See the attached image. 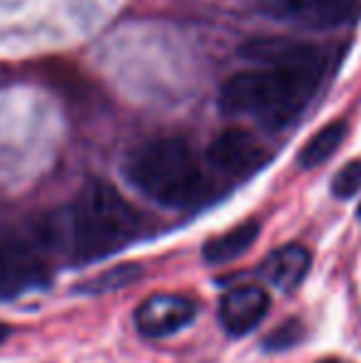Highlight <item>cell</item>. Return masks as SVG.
Listing matches in <instances>:
<instances>
[{
    "label": "cell",
    "instance_id": "cell-5",
    "mask_svg": "<svg viewBox=\"0 0 361 363\" xmlns=\"http://www.w3.org/2000/svg\"><path fill=\"white\" fill-rule=\"evenodd\" d=\"M48 282L38 250L18 235L0 233V299H10Z\"/></svg>",
    "mask_w": 361,
    "mask_h": 363
},
{
    "label": "cell",
    "instance_id": "cell-3",
    "mask_svg": "<svg viewBox=\"0 0 361 363\" xmlns=\"http://www.w3.org/2000/svg\"><path fill=\"white\" fill-rule=\"evenodd\" d=\"M124 176L139 193L169 208L191 206L206 191L201 163L181 136H159L131 148L124 158Z\"/></svg>",
    "mask_w": 361,
    "mask_h": 363
},
{
    "label": "cell",
    "instance_id": "cell-17",
    "mask_svg": "<svg viewBox=\"0 0 361 363\" xmlns=\"http://www.w3.org/2000/svg\"><path fill=\"white\" fill-rule=\"evenodd\" d=\"M317 363H347V361H339V359H322V361H317Z\"/></svg>",
    "mask_w": 361,
    "mask_h": 363
},
{
    "label": "cell",
    "instance_id": "cell-12",
    "mask_svg": "<svg viewBox=\"0 0 361 363\" xmlns=\"http://www.w3.org/2000/svg\"><path fill=\"white\" fill-rule=\"evenodd\" d=\"M347 131H349V126L344 119L329 121L327 126H322V129H319L317 134L304 144V148L297 156V163L302 168L322 166L324 161H329V158L337 153V148L342 146L344 139H347Z\"/></svg>",
    "mask_w": 361,
    "mask_h": 363
},
{
    "label": "cell",
    "instance_id": "cell-7",
    "mask_svg": "<svg viewBox=\"0 0 361 363\" xmlns=\"http://www.w3.org/2000/svg\"><path fill=\"white\" fill-rule=\"evenodd\" d=\"M270 158L267 148L243 129H226L208 146V163L226 176L240 178L255 173Z\"/></svg>",
    "mask_w": 361,
    "mask_h": 363
},
{
    "label": "cell",
    "instance_id": "cell-18",
    "mask_svg": "<svg viewBox=\"0 0 361 363\" xmlns=\"http://www.w3.org/2000/svg\"><path fill=\"white\" fill-rule=\"evenodd\" d=\"M359 218H361V203H359Z\"/></svg>",
    "mask_w": 361,
    "mask_h": 363
},
{
    "label": "cell",
    "instance_id": "cell-13",
    "mask_svg": "<svg viewBox=\"0 0 361 363\" xmlns=\"http://www.w3.org/2000/svg\"><path fill=\"white\" fill-rule=\"evenodd\" d=\"M139 277H141L139 264H119V267H111V269H106V272L96 274L94 279H89V282L82 287V291H89V294H104V291L129 287V284H134Z\"/></svg>",
    "mask_w": 361,
    "mask_h": 363
},
{
    "label": "cell",
    "instance_id": "cell-14",
    "mask_svg": "<svg viewBox=\"0 0 361 363\" xmlns=\"http://www.w3.org/2000/svg\"><path fill=\"white\" fill-rule=\"evenodd\" d=\"M361 191V158L349 161L344 168H339V173L332 181V193L337 198H352Z\"/></svg>",
    "mask_w": 361,
    "mask_h": 363
},
{
    "label": "cell",
    "instance_id": "cell-6",
    "mask_svg": "<svg viewBox=\"0 0 361 363\" xmlns=\"http://www.w3.org/2000/svg\"><path fill=\"white\" fill-rule=\"evenodd\" d=\"M240 57L257 67H327V50L294 38H252L240 45Z\"/></svg>",
    "mask_w": 361,
    "mask_h": 363
},
{
    "label": "cell",
    "instance_id": "cell-11",
    "mask_svg": "<svg viewBox=\"0 0 361 363\" xmlns=\"http://www.w3.org/2000/svg\"><path fill=\"white\" fill-rule=\"evenodd\" d=\"M257 235H260V223L255 220H245V223L235 225L228 233L216 235L213 240H208L203 245V259L208 264H228L233 259H238L240 255H245L248 250L255 245Z\"/></svg>",
    "mask_w": 361,
    "mask_h": 363
},
{
    "label": "cell",
    "instance_id": "cell-2",
    "mask_svg": "<svg viewBox=\"0 0 361 363\" xmlns=\"http://www.w3.org/2000/svg\"><path fill=\"white\" fill-rule=\"evenodd\" d=\"M139 211L111 183L91 178L65 218L67 252L74 262L99 259L126 247L141 233Z\"/></svg>",
    "mask_w": 361,
    "mask_h": 363
},
{
    "label": "cell",
    "instance_id": "cell-8",
    "mask_svg": "<svg viewBox=\"0 0 361 363\" xmlns=\"http://www.w3.org/2000/svg\"><path fill=\"white\" fill-rule=\"evenodd\" d=\"M196 301L181 294H151L136 309V329L146 339H164L196 319Z\"/></svg>",
    "mask_w": 361,
    "mask_h": 363
},
{
    "label": "cell",
    "instance_id": "cell-4",
    "mask_svg": "<svg viewBox=\"0 0 361 363\" xmlns=\"http://www.w3.org/2000/svg\"><path fill=\"white\" fill-rule=\"evenodd\" d=\"M260 10L292 28L329 30L347 23L357 10V0H260Z\"/></svg>",
    "mask_w": 361,
    "mask_h": 363
},
{
    "label": "cell",
    "instance_id": "cell-9",
    "mask_svg": "<svg viewBox=\"0 0 361 363\" xmlns=\"http://www.w3.org/2000/svg\"><path fill=\"white\" fill-rule=\"evenodd\" d=\"M267 311H270L267 291L257 284H243V287L226 291L218 316H221L223 329L231 336H245L265 319Z\"/></svg>",
    "mask_w": 361,
    "mask_h": 363
},
{
    "label": "cell",
    "instance_id": "cell-15",
    "mask_svg": "<svg viewBox=\"0 0 361 363\" xmlns=\"http://www.w3.org/2000/svg\"><path fill=\"white\" fill-rule=\"evenodd\" d=\"M302 324H299L297 319H289L287 324H282L279 329H274L270 336L265 339V346L270 351H282V349H289V346H294L299 339H302Z\"/></svg>",
    "mask_w": 361,
    "mask_h": 363
},
{
    "label": "cell",
    "instance_id": "cell-10",
    "mask_svg": "<svg viewBox=\"0 0 361 363\" xmlns=\"http://www.w3.org/2000/svg\"><path fill=\"white\" fill-rule=\"evenodd\" d=\"M309 267H312V255H309V250L304 247V245L292 242L267 255L260 267V274L272 287H277L282 291H292L307 279Z\"/></svg>",
    "mask_w": 361,
    "mask_h": 363
},
{
    "label": "cell",
    "instance_id": "cell-16",
    "mask_svg": "<svg viewBox=\"0 0 361 363\" xmlns=\"http://www.w3.org/2000/svg\"><path fill=\"white\" fill-rule=\"evenodd\" d=\"M10 336V326L8 324H3V321H0V344H3L5 339H8Z\"/></svg>",
    "mask_w": 361,
    "mask_h": 363
},
{
    "label": "cell",
    "instance_id": "cell-1",
    "mask_svg": "<svg viewBox=\"0 0 361 363\" xmlns=\"http://www.w3.org/2000/svg\"><path fill=\"white\" fill-rule=\"evenodd\" d=\"M327 67H257L223 84L218 104L228 116H250L267 131L289 126L312 101Z\"/></svg>",
    "mask_w": 361,
    "mask_h": 363
}]
</instances>
